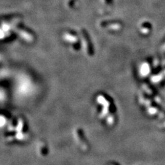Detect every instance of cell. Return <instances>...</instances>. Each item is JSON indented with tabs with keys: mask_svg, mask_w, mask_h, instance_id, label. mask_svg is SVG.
I'll use <instances>...</instances> for the list:
<instances>
[{
	"mask_svg": "<svg viewBox=\"0 0 165 165\" xmlns=\"http://www.w3.org/2000/svg\"><path fill=\"white\" fill-rule=\"evenodd\" d=\"M63 39L68 43H74L77 41V36L71 32H66L63 35Z\"/></svg>",
	"mask_w": 165,
	"mask_h": 165,
	"instance_id": "cell-2",
	"label": "cell"
},
{
	"mask_svg": "<svg viewBox=\"0 0 165 165\" xmlns=\"http://www.w3.org/2000/svg\"><path fill=\"white\" fill-rule=\"evenodd\" d=\"M82 39H83L85 41V45H84V49L85 50V52L87 55H92V45H91V42L89 39V37L87 38V36L85 33H83L82 31Z\"/></svg>",
	"mask_w": 165,
	"mask_h": 165,
	"instance_id": "cell-1",
	"label": "cell"
}]
</instances>
